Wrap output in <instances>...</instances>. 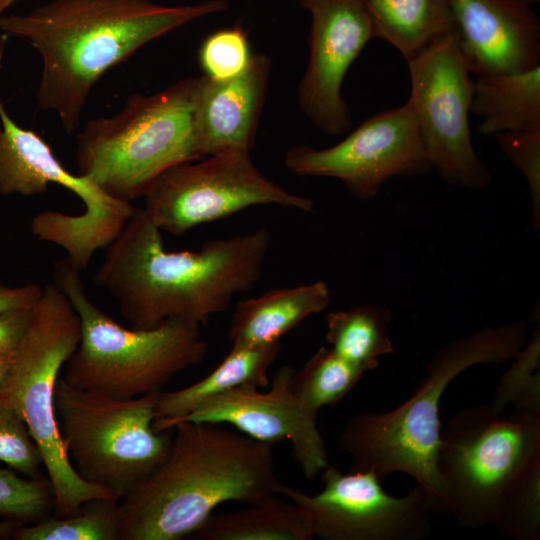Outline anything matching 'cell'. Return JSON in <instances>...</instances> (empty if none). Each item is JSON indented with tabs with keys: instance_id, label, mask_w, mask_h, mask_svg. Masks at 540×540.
<instances>
[{
	"instance_id": "cell-36",
	"label": "cell",
	"mask_w": 540,
	"mask_h": 540,
	"mask_svg": "<svg viewBox=\"0 0 540 540\" xmlns=\"http://www.w3.org/2000/svg\"><path fill=\"white\" fill-rule=\"evenodd\" d=\"M19 525L21 524L11 520L0 522V536H11L15 528Z\"/></svg>"
},
{
	"instance_id": "cell-33",
	"label": "cell",
	"mask_w": 540,
	"mask_h": 540,
	"mask_svg": "<svg viewBox=\"0 0 540 540\" xmlns=\"http://www.w3.org/2000/svg\"><path fill=\"white\" fill-rule=\"evenodd\" d=\"M31 307L0 314V357L10 355L17 349L27 329Z\"/></svg>"
},
{
	"instance_id": "cell-7",
	"label": "cell",
	"mask_w": 540,
	"mask_h": 540,
	"mask_svg": "<svg viewBox=\"0 0 540 540\" xmlns=\"http://www.w3.org/2000/svg\"><path fill=\"white\" fill-rule=\"evenodd\" d=\"M80 319L55 283L43 286L31 307L25 334L13 353L0 397L22 417L36 442L54 495V514L76 513L91 499L120 501L112 492L84 480L66 452L55 412L59 373L76 349Z\"/></svg>"
},
{
	"instance_id": "cell-14",
	"label": "cell",
	"mask_w": 540,
	"mask_h": 540,
	"mask_svg": "<svg viewBox=\"0 0 540 540\" xmlns=\"http://www.w3.org/2000/svg\"><path fill=\"white\" fill-rule=\"evenodd\" d=\"M285 166L299 176L338 179L355 198L364 201L375 197L392 177L433 170L407 101L369 117L331 147H291L285 154Z\"/></svg>"
},
{
	"instance_id": "cell-3",
	"label": "cell",
	"mask_w": 540,
	"mask_h": 540,
	"mask_svg": "<svg viewBox=\"0 0 540 540\" xmlns=\"http://www.w3.org/2000/svg\"><path fill=\"white\" fill-rule=\"evenodd\" d=\"M165 461L119 504V540H179L219 505L278 495L271 444L207 422L182 421Z\"/></svg>"
},
{
	"instance_id": "cell-38",
	"label": "cell",
	"mask_w": 540,
	"mask_h": 540,
	"mask_svg": "<svg viewBox=\"0 0 540 540\" xmlns=\"http://www.w3.org/2000/svg\"><path fill=\"white\" fill-rule=\"evenodd\" d=\"M18 0H0V17Z\"/></svg>"
},
{
	"instance_id": "cell-5",
	"label": "cell",
	"mask_w": 540,
	"mask_h": 540,
	"mask_svg": "<svg viewBox=\"0 0 540 540\" xmlns=\"http://www.w3.org/2000/svg\"><path fill=\"white\" fill-rule=\"evenodd\" d=\"M199 76L151 95H130L115 114L77 135L78 174L121 201L143 198L164 171L203 158L196 129Z\"/></svg>"
},
{
	"instance_id": "cell-29",
	"label": "cell",
	"mask_w": 540,
	"mask_h": 540,
	"mask_svg": "<svg viewBox=\"0 0 540 540\" xmlns=\"http://www.w3.org/2000/svg\"><path fill=\"white\" fill-rule=\"evenodd\" d=\"M54 507L49 480L0 469V515L19 524H31L52 516Z\"/></svg>"
},
{
	"instance_id": "cell-22",
	"label": "cell",
	"mask_w": 540,
	"mask_h": 540,
	"mask_svg": "<svg viewBox=\"0 0 540 540\" xmlns=\"http://www.w3.org/2000/svg\"><path fill=\"white\" fill-rule=\"evenodd\" d=\"M373 36L409 60L454 29L449 0H360Z\"/></svg>"
},
{
	"instance_id": "cell-13",
	"label": "cell",
	"mask_w": 540,
	"mask_h": 540,
	"mask_svg": "<svg viewBox=\"0 0 540 540\" xmlns=\"http://www.w3.org/2000/svg\"><path fill=\"white\" fill-rule=\"evenodd\" d=\"M323 488L309 495L281 484L285 496L307 513L322 540H423L432 533L430 508L419 485L402 497L388 494L371 471H340L328 464Z\"/></svg>"
},
{
	"instance_id": "cell-31",
	"label": "cell",
	"mask_w": 540,
	"mask_h": 540,
	"mask_svg": "<svg viewBox=\"0 0 540 540\" xmlns=\"http://www.w3.org/2000/svg\"><path fill=\"white\" fill-rule=\"evenodd\" d=\"M0 461L27 477H40L41 452L19 413L0 397Z\"/></svg>"
},
{
	"instance_id": "cell-9",
	"label": "cell",
	"mask_w": 540,
	"mask_h": 540,
	"mask_svg": "<svg viewBox=\"0 0 540 540\" xmlns=\"http://www.w3.org/2000/svg\"><path fill=\"white\" fill-rule=\"evenodd\" d=\"M50 183L73 192L84 210L76 215L40 212L31 221V232L61 247L68 262L81 272L98 250L119 236L136 208L110 196L86 176L68 171L42 136L13 120L0 98V193L33 196L46 192Z\"/></svg>"
},
{
	"instance_id": "cell-26",
	"label": "cell",
	"mask_w": 540,
	"mask_h": 540,
	"mask_svg": "<svg viewBox=\"0 0 540 540\" xmlns=\"http://www.w3.org/2000/svg\"><path fill=\"white\" fill-rule=\"evenodd\" d=\"M492 524L514 540L540 539V450L504 486L494 508Z\"/></svg>"
},
{
	"instance_id": "cell-16",
	"label": "cell",
	"mask_w": 540,
	"mask_h": 540,
	"mask_svg": "<svg viewBox=\"0 0 540 540\" xmlns=\"http://www.w3.org/2000/svg\"><path fill=\"white\" fill-rule=\"evenodd\" d=\"M294 369L283 365L267 391L239 386L218 394L190 414L177 420L230 424L263 443L289 441L295 461L308 480H314L328 462V453L317 426V416L308 412L292 390Z\"/></svg>"
},
{
	"instance_id": "cell-15",
	"label": "cell",
	"mask_w": 540,
	"mask_h": 540,
	"mask_svg": "<svg viewBox=\"0 0 540 540\" xmlns=\"http://www.w3.org/2000/svg\"><path fill=\"white\" fill-rule=\"evenodd\" d=\"M311 16L309 60L298 87L303 114L322 132L339 136L352 119L342 96L347 71L373 36L360 0H297Z\"/></svg>"
},
{
	"instance_id": "cell-39",
	"label": "cell",
	"mask_w": 540,
	"mask_h": 540,
	"mask_svg": "<svg viewBox=\"0 0 540 540\" xmlns=\"http://www.w3.org/2000/svg\"><path fill=\"white\" fill-rule=\"evenodd\" d=\"M525 2L529 3V4H533V3H536V2H539V0H524Z\"/></svg>"
},
{
	"instance_id": "cell-6",
	"label": "cell",
	"mask_w": 540,
	"mask_h": 540,
	"mask_svg": "<svg viewBox=\"0 0 540 540\" xmlns=\"http://www.w3.org/2000/svg\"><path fill=\"white\" fill-rule=\"evenodd\" d=\"M79 316V343L65 363L63 379L79 389L119 399L157 393L208 353L200 325L170 319L149 329L126 328L88 296L80 271L58 261L54 282Z\"/></svg>"
},
{
	"instance_id": "cell-1",
	"label": "cell",
	"mask_w": 540,
	"mask_h": 540,
	"mask_svg": "<svg viewBox=\"0 0 540 540\" xmlns=\"http://www.w3.org/2000/svg\"><path fill=\"white\" fill-rule=\"evenodd\" d=\"M227 0L167 5L151 0H52L4 14L0 31L29 43L41 59L38 105L64 130L81 127L98 80L138 49L188 23L226 11Z\"/></svg>"
},
{
	"instance_id": "cell-35",
	"label": "cell",
	"mask_w": 540,
	"mask_h": 540,
	"mask_svg": "<svg viewBox=\"0 0 540 540\" xmlns=\"http://www.w3.org/2000/svg\"><path fill=\"white\" fill-rule=\"evenodd\" d=\"M12 359L13 353L7 356L0 357V395L4 390L10 374Z\"/></svg>"
},
{
	"instance_id": "cell-27",
	"label": "cell",
	"mask_w": 540,
	"mask_h": 540,
	"mask_svg": "<svg viewBox=\"0 0 540 540\" xmlns=\"http://www.w3.org/2000/svg\"><path fill=\"white\" fill-rule=\"evenodd\" d=\"M120 501L96 498L86 501L74 514L19 525L17 540H119Z\"/></svg>"
},
{
	"instance_id": "cell-8",
	"label": "cell",
	"mask_w": 540,
	"mask_h": 540,
	"mask_svg": "<svg viewBox=\"0 0 540 540\" xmlns=\"http://www.w3.org/2000/svg\"><path fill=\"white\" fill-rule=\"evenodd\" d=\"M158 393L119 399L57 381L55 412L73 467L120 501L169 455L171 430L153 428Z\"/></svg>"
},
{
	"instance_id": "cell-32",
	"label": "cell",
	"mask_w": 540,
	"mask_h": 540,
	"mask_svg": "<svg viewBox=\"0 0 540 540\" xmlns=\"http://www.w3.org/2000/svg\"><path fill=\"white\" fill-rule=\"evenodd\" d=\"M501 150L525 177L531 196L535 228L540 224V130L515 131L495 136Z\"/></svg>"
},
{
	"instance_id": "cell-17",
	"label": "cell",
	"mask_w": 540,
	"mask_h": 540,
	"mask_svg": "<svg viewBox=\"0 0 540 540\" xmlns=\"http://www.w3.org/2000/svg\"><path fill=\"white\" fill-rule=\"evenodd\" d=\"M472 74L517 73L540 65V22L524 0H449Z\"/></svg>"
},
{
	"instance_id": "cell-34",
	"label": "cell",
	"mask_w": 540,
	"mask_h": 540,
	"mask_svg": "<svg viewBox=\"0 0 540 540\" xmlns=\"http://www.w3.org/2000/svg\"><path fill=\"white\" fill-rule=\"evenodd\" d=\"M42 290L43 286L38 283L11 287L0 282V314L32 306L41 295Z\"/></svg>"
},
{
	"instance_id": "cell-28",
	"label": "cell",
	"mask_w": 540,
	"mask_h": 540,
	"mask_svg": "<svg viewBox=\"0 0 540 540\" xmlns=\"http://www.w3.org/2000/svg\"><path fill=\"white\" fill-rule=\"evenodd\" d=\"M513 359L511 367L500 379L490 404L498 412L513 404L516 410L540 414L539 327Z\"/></svg>"
},
{
	"instance_id": "cell-20",
	"label": "cell",
	"mask_w": 540,
	"mask_h": 540,
	"mask_svg": "<svg viewBox=\"0 0 540 540\" xmlns=\"http://www.w3.org/2000/svg\"><path fill=\"white\" fill-rule=\"evenodd\" d=\"M280 342L232 345L222 362L203 379L176 391L157 395L153 428L172 430L173 424L210 398L239 386L266 387L268 372L280 352Z\"/></svg>"
},
{
	"instance_id": "cell-18",
	"label": "cell",
	"mask_w": 540,
	"mask_h": 540,
	"mask_svg": "<svg viewBox=\"0 0 540 540\" xmlns=\"http://www.w3.org/2000/svg\"><path fill=\"white\" fill-rule=\"evenodd\" d=\"M270 72L269 56L257 53L242 73L230 79L199 76L196 129L203 158L228 151L250 152Z\"/></svg>"
},
{
	"instance_id": "cell-30",
	"label": "cell",
	"mask_w": 540,
	"mask_h": 540,
	"mask_svg": "<svg viewBox=\"0 0 540 540\" xmlns=\"http://www.w3.org/2000/svg\"><path fill=\"white\" fill-rule=\"evenodd\" d=\"M252 55L245 29L235 25L209 34L200 45L198 61L203 75L226 80L242 73Z\"/></svg>"
},
{
	"instance_id": "cell-24",
	"label": "cell",
	"mask_w": 540,
	"mask_h": 540,
	"mask_svg": "<svg viewBox=\"0 0 540 540\" xmlns=\"http://www.w3.org/2000/svg\"><path fill=\"white\" fill-rule=\"evenodd\" d=\"M391 311L384 307L361 305L326 315L325 338L340 357L364 367L378 366V359L394 352L388 335Z\"/></svg>"
},
{
	"instance_id": "cell-12",
	"label": "cell",
	"mask_w": 540,
	"mask_h": 540,
	"mask_svg": "<svg viewBox=\"0 0 540 540\" xmlns=\"http://www.w3.org/2000/svg\"><path fill=\"white\" fill-rule=\"evenodd\" d=\"M410 104L432 168L452 185L482 189L491 181L471 138L472 73L450 31L407 60Z\"/></svg>"
},
{
	"instance_id": "cell-10",
	"label": "cell",
	"mask_w": 540,
	"mask_h": 540,
	"mask_svg": "<svg viewBox=\"0 0 540 540\" xmlns=\"http://www.w3.org/2000/svg\"><path fill=\"white\" fill-rule=\"evenodd\" d=\"M540 450V414L508 417L491 404L463 409L440 434L436 468L449 515L464 527L492 524L497 499L518 468Z\"/></svg>"
},
{
	"instance_id": "cell-4",
	"label": "cell",
	"mask_w": 540,
	"mask_h": 540,
	"mask_svg": "<svg viewBox=\"0 0 540 540\" xmlns=\"http://www.w3.org/2000/svg\"><path fill=\"white\" fill-rule=\"evenodd\" d=\"M528 335V322L517 320L484 328L435 352L409 399L384 413L354 415L346 423L338 441L352 457L351 470L371 471L381 481L395 472L409 475L424 491L431 512L449 515L436 468L442 396L472 366L513 359Z\"/></svg>"
},
{
	"instance_id": "cell-25",
	"label": "cell",
	"mask_w": 540,
	"mask_h": 540,
	"mask_svg": "<svg viewBox=\"0 0 540 540\" xmlns=\"http://www.w3.org/2000/svg\"><path fill=\"white\" fill-rule=\"evenodd\" d=\"M367 370L322 346L292 376V390L301 405L317 416L324 407L337 405Z\"/></svg>"
},
{
	"instance_id": "cell-11",
	"label": "cell",
	"mask_w": 540,
	"mask_h": 540,
	"mask_svg": "<svg viewBox=\"0 0 540 540\" xmlns=\"http://www.w3.org/2000/svg\"><path fill=\"white\" fill-rule=\"evenodd\" d=\"M144 212L162 231L180 236L196 226L257 205L312 212L311 199L287 191L253 163L248 151H228L179 163L143 196Z\"/></svg>"
},
{
	"instance_id": "cell-19",
	"label": "cell",
	"mask_w": 540,
	"mask_h": 540,
	"mask_svg": "<svg viewBox=\"0 0 540 540\" xmlns=\"http://www.w3.org/2000/svg\"><path fill=\"white\" fill-rule=\"evenodd\" d=\"M330 291L322 281L268 291L240 301L231 316L228 338L232 345H267L280 342L307 317L323 311Z\"/></svg>"
},
{
	"instance_id": "cell-23",
	"label": "cell",
	"mask_w": 540,
	"mask_h": 540,
	"mask_svg": "<svg viewBox=\"0 0 540 540\" xmlns=\"http://www.w3.org/2000/svg\"><path fill=\"white\" fill-rule=\"evenodd\" d=\"M199 540H312L310 519L300 506L277 494L250 507L210 515L193 534Z\"/></svg>"
},
{
	"instance_id": "cell-21",
	"label": "cell",
	"mask_w": 540,
	"mask_h": 540,
	"mask_svg": "<svg viewBox=\"0 0 540 540\" xmlns=\"http://www.w3.org/2000/svg\"><path fill=\"white\" fill-rule=\"evenodd\" d=\"M471 113L481 118L477 131L484 136L540 130V65L517 73L478 76Z\"/></svg>"
},
{
	"instance_id": "cell-2",
	"label": "cell",
	"mask_w": 540,
	"mask_h": 540,
	"mask_svg": "<svg viewBox=\"0 0 540 540\" xmlns=\"http://www.w3.org/2000/svg\"><path fill=\"white\" fill-rule=\"evenodd\" d=\"M270 231L206 241L197 251H167L161 230L136 209L105 249L94 283L109 293L133 328L170 319L205 325L260 278Z\"/></svg>"
},
{
	"instance_id": "cell-37",
	"label": "cell",
	"mask_w": 540,
	"mask_h": 540,
	"mask_svg": "<svg viewBox=\"0 0 540 540\" xmlns=\"http://www.w3.org/2000/svg\"><path fill=\"white\" fill-rule=\"evenodd\" d=\"M6 45H7V36L0 31V70L4 62Z\"/></svg>"
}]
</instances>
